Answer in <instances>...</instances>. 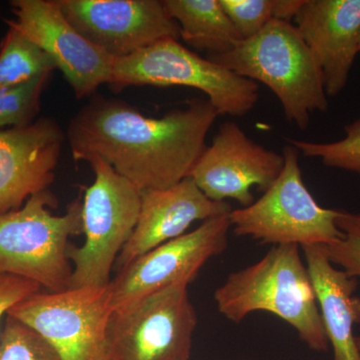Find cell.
<instances>
[{
	"instance_id": "1",
	"label": "cell",
	"mask_w": 360,
	"mask_h": 360,
	"mask_svg": "<svg viewBox=\"0 0 360 360\" xmlns=\"http://www.w3.org/2000/svg\"><path fill=\"white\" fill-rule=\"evenodd\" d=\"M219 116L208 99L149 117L120 99L96 97L71 120L68 139L73 160L101 158L143 193L189 177Z\"/></svg>"
},
{
	"instance_id": "2",
	"label": "cell",
	"mask_w": 360,
	"mask_h": 360,
	"mask_svg": "<svg viewBox=\"0 0 360 360\" xmlns=\"http://www.w3.org/2000/svg\"><path fill=\"white\" fill-rule=\"evenodd\" d=\"M300 245H274L255 264L232 272L215 290L219 314L236 323L257 311L269 312L290 324L314 352L328 340L316 295Z\"/></svg>"
},
{
	"instance_id": "3",
	"label": "cell",
	"mask_w": 360,
	"mask_h": 360,
	"mask_svg": "<svg viewBox=\"0 0 360 360\" xmlns=\"http://www.w3.org/2000/svg\"><path fill=\"white\" fill-rule=\"evenodd\" d=\"M208 59L239 77L262 82L278 98L288 120L300 129L310 113L328 110L321 68L295 25L274 20L231 51Z\"/></svg>"
},
{
	"instance_id": "4",
	"label": "cell",
	"mask_w": 360,
	"mask_h": 360,
	"mask_svg": "<svg viewBox=\"0 0 360 360\" xmlns=\"http://www.w3.org/2000/svg\"><path fill=\"white\" fill-rule=\"evenodd\" d=\"M58 200L49 191L34 194L18 210L0 213V274L30 279L60 292L70 286L68 239L82 233V203L53 215Z\"/></svg>"
},
{
	"instance_id": "5",
	"label": "cell",
	"mask_w": 360,
	"mask_h": 360,
	"mask_svg": "<svg viewBox=\"0 0 360 360\" xmlns=\"http://www.w3.org/2000/svg\"><path fill=\"white\" fill-rule=\"evenodd\" d=\"M284 165L264 195L229 213L231 229L239 238L262 245H329L342 238L336 224L338 210L322 207L303 181L300 151L288 143Z\"/></svg>"
},
{
	"instance_id": "6",
	"label": "cell",
	"mask_w": 360,
	"mask_h": 360,
	"mask_svg": "<svg viewBox=\"0 0 360 360\" xmlns=\"http://www.w3.org/2000/svg\"><path fill=\"white\" fill-rule=\"evenodd\" d=\"M87 162L94 181L82 203L84 245L70 246L72 262L70 288L106 286L118 255L131 238L141 207V191L101 158Z\"/></svg>"
},
{
	"instance_id": "7",
	"label": "cell",
	"mask_w": 360,
	"mask_h": 360,
	"mask_svg": "<svg viewBox=\"0 0 360 360\" xmlns=\"http://www.w3.org/2000/svg\"><path fill=\"white\" fill-rule=\"evenodd\" d=\"M129 86H186L207 96L219 115L245 116L259 99L258 84L189 51L176 39H163L127 58L115 59L110 84Z\"/></svg>"
},
{
	"instance_id": "8",
	"label": "cell",
	"mask_w": 360,
	"mask_h": 360,
	"mask_svg": "<svg viewBox=\"0 0 360 360\" xmlns=\"http://www.w3.org/2000/svg\"><path fill=\"white\" fill-rule=\"evenodd\" d=\"M113 314L110 283L37 291L7 312L49 341L63 360H108Z\"/></svg>"
},
{
	"instance_id": "9",
	"label": "cell",
	"mask_w": 360,
	"mask_h": 360,
	"mask_svg": "<svg viewBox=\"0 0 360 360\" xmlns=\"http://www.w3.org/2000/svg\"><path fill=\"white\" fill-rule=\"evenodd\" d=\"M179 283L116 310L108 360H189L198 315Z\"/></svg>"
},
{
	"instance_id": "10",
	"label": "cell",
	"mask_w": 360,
	"mask_h": 360,
	"mask_svg": "<svg viewBox=\"0 0 360 360\" xmlns=\"http://www.w3.org/2000/svg\"><path fill=\"white\" fill-rule=\"evenodd\" d=\"M229 213L205 220L194 231L158 246L118 270L110 281L115 311L175 284L188 285L193 281L208 260L226 250Z\"/></svg>"
},
{
	"instance_id": "11",
	"label": "cell",
	"mask_w": 360,
	"mask_h": 360,
	"mask_svg": "<svg viewBox=\"0 0 360 360\" xmlns=\"http://www.w3.org/2000/svg\"><path fill=\"white\" fill-rule=\"evenodd\" d=\"M6 21L49 54L77 98L110 84L115 58L92 44L65 18L58 0H14Z\"/></svg>"
},
{
	"instance_id": "12",
	"label": "cell",
	"mask_w": 360,
	"mask_h": 360,
	"mask_svg": "<svg viewBox=\"0 0 360 360\" xmlns=\"http://www.w3.org/2000/svg\"><path fill=\"white\" fill-rule=\"evenodd\" d=\"M80 34L115 59L163 39L180 37L179 26L160 0H58Z\"/></svg>"
},
{
	"instance_id": "13",
	"label": "cell",
	"mask_w": 360,
	"mask_h": 360,
	"mask_svg": "<svg viewBox=\"0 0 360 360\" xmlns=\"http://www.w3.org/2000/svg\"><path fill=\"white\" fill-rule=\"evenodd\" d=\"M283 165V155L253 141L236 122H226L220 125L189 179L210 200H232L246 207L255 202L253 186L269 189Z\"/></svg>"
},
{
	"instance_id": "14",
	"label": "cell",
	"mask_w": 360,
	"mask_h": 360,
	"mask_svg": "<svg viewBox=\"0 0 360 360\" xmlns=\"http://www.w3.org/2000/svg\"><path fill=\"white\" fill-rule=\"evenodd\" d=\"M65 132L52 118L0 130V213L18 210L54 180Z\"/></svg>"
},
{
	"instance_id": "15",
	"label": "cell",
	"mask_w": 360,
	"mask_h": 360,
	"mask_svg": "<svg viewBox=\"0 0 360 360\" xmlns=\"http://www.w3.org/2000/svg\"><path fill=\"white\" fill-rule=\"evenodd\" d=\"M295 21L321 68L326 94L338 96L359 53L360 0H304Z\"/></svg>"
},
{
	"instance_id": "16",
	"label": "cell",
	"mask_w": 360,
	"mask_h": 360,
	"mask_svg": "<svg viewBox=\"0 0 360 360\" xmlns=\"http://www.w3.org/2000/svg\"><path fill=\"white\" fill-rule=\"evenodd\" d=\"M231 210L226 202L206 198L189 177L167 188L143 191L134 233L116 259L117 271L148 251L184 236L193 222Z\"/></svg>"
},
{
	"instance_id": "17",
	"label": "cell",
	"mask_w": 360,
	"mask_h": 360,
	"mask_svg": "<svg viewBox=\"0 0 360 360\" xmlns=\"http://www.w3.org/2000/svg\"><path fill=\"white\" fill-rule=\"evenodd\" d=\"M333 360H360L354 328L360 323L357 278L329 260L326 245L302 246Z\"/></svg>"
},
{
	"instance_id": "18",
	"label": "cell",
	"mask_w": 360,
	"mask_h": 360,
	"mask_svg": "<svg viewBox=\"0 0 360 360\" xmlns=\"http://www.w3.org/2000/svg\"><path fill=\"white\" fill-rule=\"evenodd\" d=\"M187 44L210 54L231 51L241 41L219 0H163Z\"/></svg>"
},
{
	"instance_id": "19",
	"label": "cell",
	"mask_w": 360,
	"mask_h": 360,
	"mask_svg": "<svg viewBox=\"0 0 360 360\" xmlns=\"http://www.w3.org/2000/svg\"><path fill=\"white\" fill-rule=\"evenodd\" d=\"M56 70L49 54L16 28L9 26L0 45V87L18 86Z\"/></svg>"
},
{
	"instance_id": "20",
	"label": "cell",
	"mask_w": 360,
	"mask_h": 360,
	"mask_svg": "<svg viewBox=\"0 0 360 360\" xmlns=\"http://www.w3.org/2000/svg\"><path fill=\"white\" fill-rule=\"evenodd\" d=\"M345 136L333 142L288 139L305 158H319L326 167L360 174V117L345 127Z\"/></svg>"
},
{
	"instance_id": "21",
	"label": "cell",
	"mask_w": 360,
	"mask_h": 360,
	"mask_svg": "<svg viewBox=\"0 0 360 360\" xmlns=\"http://www.w3.org/2000/svg\"><path fill=\"white\" fill-rule=\"evenodd\" d=\"M0 360H63L34 329L6 314L0 333Z\"/></svg>"
},
{
	"instance_id": "22",
	"label": "cell",
	"mask_w": 360,
	"mask_h": 360,
	"mask_svg": "<svg viewBox=\"0 0 360 360\" xmlns=\"http://www.w3.org/2000/svg\"><path fill=\"white\" fill-rule=\"evenodd\" d=\"M51 75L18 86L0 87V127H22L32 123L40 110V98Z\"/></svg>"
},
{
	"instance_id": "23",
	"label": "cell",
	"mask_w": 360,
	"mask_h": 360,
	"mask_svg": "<svg viewBox=\"0 0 360 360\" xmlns=\"http://www.w3.org/2000/svg\"><path fill=\"white\" fill-rule=\"evenodd\" d=\"M336 224L342 238L326 245L329 260L350 276L360 277V212L338 210Z\"/></svg>"
},
{
	"instance_id": "24",
	"label": "cell",
	"mask_w": 360,
	"mask_h": 360,
	"mask_svg": "<svg viewBox=\"0 0 360 360\" xmlns=\"http://www.w3.org/2000/svg\"><path fill=\"white\" fill-rule=\"evenodd\" d=\"M241 40L255 37L274 20V0H219Z\"/></svg>"
},
{
	"instance_id": "25",
	"label": "cell",
	"mask_w": 360,
	"mask_h": 360,
	"mask_svg": "<svg viewBox=\"0 0 360 360\" xmlns=\"http://www.w3.org/2000/svg\"><path fill=\"white\" fill-rule=\"evenodd\" d=\"M39 283L23 277L0 274V321L16 303L40 291Z\"/></svg>"
},
{
	"instance_id": "26",
	"label": "cell",
	"mask_w": 360,
	"mask_h": 360,
	"mask_svg": "<svg viewBox=\"0 0 360 360\" xmlns=\"http://www.w3.org/2000/svg\"><path fill=\"white\" fill-rule=\"evenodd\" d=\"M303 4L304 0H274V20L291 22Z\"/></svg>"
},
{
	"instance_id": "27",
	"label": "cell",
	"mask_w": 360,
	"mask_h": 360,
	"mask_svg": "<svg viewBox=\"0 0 360 360\" xmlns=\"http://www.w3.org/2000/svg\"><path fill=\"white\" fill-rule=\"evenodd\" d=\"M355 340H356L357 347H359V352H360V335L356 336V338H355Z\"/></svg>"
},
{
	"instance_id": "28",
	"label": "cell",
	"mask_w": 360,
	"mask_h": 360,
	"mask_svg": "<svg viewBox=\"0 0 360 360\" xmlns=\"http://www.w3.org/2000/svg\"><path fill=\"white\" fill-rule=\"evenodd\" d=\"M359 52H360V44H359Z\"/></svg>"
}]
</instances>
